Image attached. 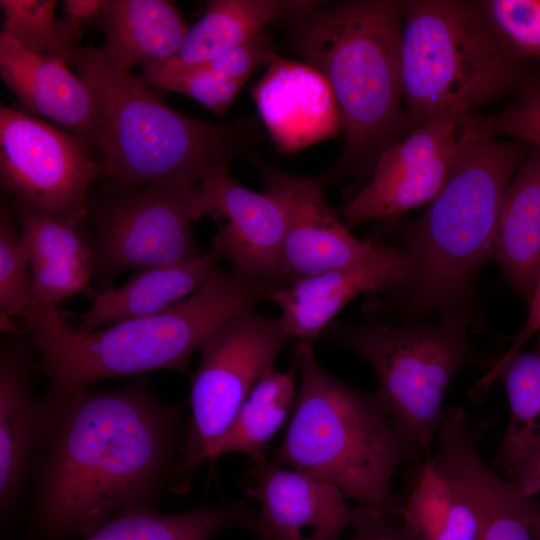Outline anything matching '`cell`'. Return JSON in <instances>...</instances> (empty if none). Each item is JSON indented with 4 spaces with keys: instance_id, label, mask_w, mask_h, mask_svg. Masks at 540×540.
Masks as SVG:
<instances>
[{
    "instance_id": "38",
    "label": "cell",
    "mask_w": 540,
    "mask_h": 540,
    "mask_svg": "<svg viewBox=\"0 0 540 540\" xmlns=\"http://www.w3.org/2000/svg\"><path fill=\"white\" fill-rule=\"evenodd\" d=\"M354 535L348 540H408L401 527L377 512L358 506L353 508ZM302 540H310L304 536Z\"/></svg>"
},
{
    "instance_id": "39",
    "label": "cell",
    "mask_w": 540,
    "mask_h": 540,
    "mask_svg": "<svg viewBox=\"0 0 540 540\" xmlns=\"http://www.w3.org/2000/svg\"><path fill=\"white\" fill-rule=\"evenodd\" d=\"M523 493L534 496L540 492V452L510 481Z\"/></svg>"
},
{
    "instance_id": "31",
    "label": "cell",
    "mask_w": 540,
    "mask_h": 540,
    "mask_svg": "<svg viewBox=\"0 0 540 540\" xmlns=\"http://www.w3.org/2000/svg\"><path fill=\"white\" fill-rule=\"evenodd\" d=\"M143 73L147 84L192 98L215 115H223L228 110L243 86L209 71L199 63L172 59L146 63Z\"/></svg>"
},
{
    "instance_id": "18",
    "label": "cell",
    "mask_w": 540,
    "mask_h": 540,
    "mask_svg": "<svg viewBox=\"0 0 540 540\" xmlns=\"http://www.w3.org/2000/svg\"><path fill=\"white\" fill-rule=\"evenodd\" d=\"M250 93L270 139L284 153H295L341 132L330 84L305 62L275 53Z\"/></svg>"
},
{
    "instance_id": "20",
    "label": "cell",
    "mask_w": 540,
    "mask_h": 540,
    "mask_svg": "<svg viewBox=\"0 0 540 540\" xmlns=\"http://www.w3.org/2000/svg\"><path fill=\"white\" fill-rule=\"evenodd\" d=\"M30 366L25 353L5 346L0 357V505L6 514L15 505L39 447L47 439L43 403L30 392Z\"/></svg>"
},
{
    "instance_id": "40",
    "label": "cell",
    "mask_w": 540,
    "mask_h": 540,
    "mask_svg": "<svg viewBox=\"0 0 540 540\" xmlns=\"http://www.w3.org/2000/svg\"><path fill=\"white\" fill-rule=\"evenodd\" d=\"M529 531L533 540H540V511L532 516L529 524Z\"/></svg>"
},
{
    "instance_id": "25",
    "label": "cell",
    "mask_w": 540,
    "mask_h": 540,
    "mask_svg": "<svg viewBox=\"0 0 540 540\" xmlns=\"http://www.w3.org/2000/svg\"><path fill=\"white\" fill-rule=\"evenodd\" d=\"M253 515L242 500L221 506H199L176 514L136 506L79 540H211L229 528H248Z\"/></svg>"
},
{
    "instance_id": "37",
    "label": "cell",
    "mask_w": 540,
    "mask_h": 540,
    "mask_svg": "<svg viewBox=\"0 0 540 540\" xmlns=\"http://www.w3.org/2000/svg\"><path fill=\"white\" fill-rule=\"evenodd\" d=\"M540 332V269L537 276L533 295L529 301V312L526 321L514 337L509 349L490 368V370L478 381L473 393L475 396L485 395L494 381L500 378L510 361L519 354L520 349L531 336Z\"/></svg>"
},
{
    "instance_id": "19",
    "label": "cell",
    "mask_w": 540,
    "mask_h": 540,
    "mask_svg": "<svg viewBox=\"0 0 540 540\" xmlns=\"http://www.w3.org/2000/svg\"><path fill=\"white\" fill-rule=\"evenodd\" d=\"M0 74L22 111L64 126L89 147L98 146L99 126L93 96L66 63L27 50L1 30Z\"/></svg>"
},
{
    "instance_id": "13",
    "label": "cell",
    "mask_w": 540,
    "mask_h": 540,
    "mask_svg": "<svg viewBox=\"0 0 540 540\" xmlns=\"http://www.w3.org/2000/svg\"><path fill=\"white\" fill-rule=\"evenodd\" d=\"M265 192L281 205L286 231L278 281L281 284L361 262L384 243L352 235L328 205L320 178L300 177L261 163Z\"/></svg>"
},
{
    "instance_id": "12",
    "label": "cell",
    "mask_w": 540,
    "mask_h": 540,
    "mask_svg": "<svg viewBox=\"0 0 540 540\" xmlns=\"http://www.w3.org/2000/svg\"><path fill=\"white\" fill-rule=\"evenodd\" d=\"M463 118L427 121L386 149L367 183L342 207L345 226L351 230L365 222L390 220L430 203L452 169Z\"/></svg>"
},
{
    "instance_id": "16",
    "label": "cell",
    "mask_w": 540,
    "mask_h": 540,
    "mask_svg": "<svg viewBox=\"0 0 540 540\" xmlns=\"http://www.w3.org/2000/svg\"><path fill=\"white\" fill-rule=\"evenodd\" d=\"M479 432L463 407H449L437 431L439 450L430 456L431 462L477 506L482 540H533L529 524L540 505L483 460L477 449Z\"/></svg>"
},
{
    "instance_id": "8",
    "label": "cell",
    "mask_w": 540,
    "mask_h": 540,
    "mask_svg": "<svg viewBox=\"0 0 540 540\" xmlns=\"http://www.w3.org/2000/svg\"><path fill=\"white\" fill-rule=\"evenodd\" d=\"M470 330L469 312L451 309L440 313L436 323L398 327L376 318L331 323L321 336L370 365L378 401L405 443L421 456L437 436L450 382L474 357Z\"/></svg>"
},
{
    "instance_id": "11",
    "label": "cell",
    "mask_w": 540,
    "mask_h": 540,
    "mask_svg": "<svg viewBox=\"0 0 540 540\" xmlns=\"http://www.w3.org/2000/svg\"><path fill=\"white\" fill-rule=\"evenodd\" d=\"M197 180L189 176L111 193L94 216V269L109 279L134 268L176 263L202 252L191 222Z\"/></svg>"
},
{
    "instance_id": "21",
    "label": "cell",
    "mask_w": 540,
    "mask_h": 540,
    "mask_svg": "<svg viewBox=\"0 0 540 540\" xmlns=\"http://www.w3.org/2000/svg\"><path fill=\"white\" fill-rule=\"evenodd\" d=\"M218 260L210 249L188 260L139 267L122 286L94 295L77 330L94 331L164 311L195 293Z\"/></svg>"
},
{
    "instance_id": "34",
    "label": "cell",
    "mask_w": 540,
    "mask_h": 540,
    "mask_svg": "<svg viewBox=\"0 0 540 540\" xmlns=\"http://www.w3.org/2000/svg\"><path fill=\"white\" fill-rule=\"evenodd\" d=\"M33 297L40 304L56 307L84 290L93 270V259L37 261L30 263Z\"/></svg>"
},
{
    "instance_id": "35",
    "label": "cell",
    "mask_w": 540,
    "mask_h": 540,
    "mask_svg": "<svg viewBox=\"0 0 540 540\" xmlns=\"http://www.w3.org/2000/svg\"><path fill=\"white\" fill-rule=\"evenodd\" d=\"M492 136H508L540 149V75L507 108L482 118Z\"/></svg>"
},
{
    "instance_id": "23",
    "label": "cell",
    "mask_w": 540,
    "mask_h": 540,
    "mask_svg": "<svg viewBox=\"0 0 540 540\" xmlns=\"http://www.w3.org/2000/svg\"><path fill=\"white\" fill-rule=\"evenodd\" d=\"M511 286L530 301L540 269V149L532 146L502 201L493 258Z\"/></svg>"
},
{
    "instance_id": "27",
    "label": "cell",
    "mask_w": 540,
    "mask_h": 540,
    "mask_svg": "<svg viewBox=\"0 0 540 540\" xmlns=\"http://www.w3.org/2000/svg\"><path fill=\"white\" fill-rule=\"evenodd\" d=\"M297 360L287 370L267 369L255 383L227 431L213 447L209 460L228 453H243L251 462L266 460L273 436L293 412L297 390Z\"/></svg>"
},
{
    "instance_id": "22",
    "label": "cell",
    "mask_w": 540,
    "mask_h": 540,
    "mask_svg": "<svg viewBox=\"0 0 540 540\" xmlns=\"http://www.w3.org/2000/svg\"><path fill=\"white\" fill-rule=\"evenodd\" d=\"M96 23L105 34L102 56L121 72L172 58L188 30L167 0H103Z\"/></svg>"
},
{
    "instance_id": "24",
    "label": "cell",
    "mask_w": 540,
    "mask_h": 540,
    "mask_svg": "<svg viewBox=\"0 0 540 540\" xmlns=\"http://www.w3.org/2000/svg\"><path fill=\"white\" fill-rule=\"evenodd\" d=\"M400 518L408 540H482L477 506L434 467L429 455L401 503Z\"/></svg>"
},
{
    "instance_id": "3",
    "label": "cell",
    "mask_w": 540,
    "mask_h": 540,
    "mask_svg": "<svg viewBox=\"0 0 540 540\" xmlns=\"http://www.w3.org/2000/svg\"><path fill=\"white\" fill-rule=\"evenodd\" d=\"M278 285L217 266L195 293L168 309L94 331L69 327L56 307L32 297L25 322L42 356L39 369L50 381L46 416L97 380L154 370L189 374L190 359L204 340L231 317L267 300Z\"/></svg>"
},
{
    "instance_id": "15",
    "label": "cell",
    "mask_w": 540,
    "mask_h": 540,
    "mask_svg": "<svg viewBox=\"0 0 540 540\" xmlns=\"http://www.w3.org/2000/svg\"><path fill=\"white\" fill-rule=\"evenodd\" d=\"M240 481L260 505L248 529L262 540H302L304 528H313L310 540H339L352 524L353 509L341 490L307 472L266 459L251 462Z\"/></svg>"
},
{
    "instance_id": "1",
    "label": "cell",
    "mask_w": 540,
    "mask_h": 540,
    "mask_svg": "<svg viewBox=\"0 0 540 540\" xmlns=\"http://www.w3.org/2000/svg\"><path fill=\"white\" fill-rule=\"evenodd\" d=\"M35 515L45 535L86 536L124 510L153 507L177 493L186 426L181 406L156 399L144 384L79 389L47 422Z\"/></svg>"
},
{
    "instance_id": "41",
    "label": "cell",
    "mask_w": 540,
    "mask_h": 540,
    "mask_svg": "<svg viewBox=\"0 0 540 540\" xmlns=\"http://www.w3.org/2000/svg\"><path fill=\"white\" fill-rule=\"evenodd\" d=\"M258 540H262V539H258Z\"/></svg>"
},
{
    "instance_id": "17",
    "label": "cell",
    "mask_w": 540,
    "mask_h": 540,
    "mask_svg": "<svg viewBox=\"0 0 540 540\" xmlns=\"http://www.w3.org/2000/svg\"><path fill=\"white\" fill-rule=\"evenodd\" d=\"M412 270V258L404 248L384 243L379 252L356 264L280 284L267 300L280 308L279 317L294 340L312 343L356 296L384 293Z\"/></svg>"
},
{
    "instance_id": "36",
    "label": "cell",
    "mask_w": 540,
    "mask_h": 540,
    "mask_svg": "<svg viewBox=\"0 0 540 540\" xmlns=\"http://www.w3.org/2000/svg\"><path fill=\"white\" fill-rule=\"evenodd\" d=\"M274 54L269 36L262 31L243 44L199 64L223 78L244 85L255 69L270 63Z\"/></svg>"
},
{
    "instance_id": "9",
    "label": "cell",
    "mask_w": 540,
    "mask_h": 540,
    "mask_svg": "<svg viewBox=\"0 0 540 540\" xmlns=\"http://www.w3.org/2000/svg\"><path fill=\"white\" fill-rule=\"evenodd\" d=\"M291 341L280 317L254 309L231 317L204 340L191 378V417L177 465L179 494L188 491L192 471L209 460L255 383Z\"/></svg>"
},
{
    "instance_id": "29",
    "label": "cell",
    "mask_w": 540,
    "mask_h": 540,
    "mask_svg": "<svg viewBox=\"0 0 540 540\" xmlns=\"http://www.w3.org/2000/svg\"><path fill=\"white\" fill-rule=\"evenodd\" d=\"M14 214L20 225L21 241L30 263L93 259V246L81 225L60 220L28 203L14 199Z\"/></svg>"
},
{
    "instance_id": "10",
    "label": "cell",
    "mask_w": 540,
    "mask_h": 540,
    "mask_svg": "<svg viewBox=\"0 0 540 540\" xmlns=\"http://www.w3.org/2000/svg\"><path fill=\"white\" fill-rule=\"evenodd\" d=\"M76 135L20 109L0 108V180L14 199L69 223L89 213L90 185L102 180L100 163Z\"/></svg>"
},
{
    "instance_id": "33",
    "label": "cell",
    "mask_w": 540,
    "mask_h": 540,
    "mask_svg": "<svg viewBox=\"0 0 540 540\" xmlns=\"http://www.w3.org/2000/svg\"><path fill=\"white\" fill-rule=\"evenodd\" d=\"M500 40L517 56L540 58V0H482Z\"/></svg>"
},
{
    "instance_id": "7",
    "label": "cell",
    "mask_w": 540,
    "mask_h": 540,
    "mask_svg": "<svg viewBox=\"0 0 540 540\" xmlns=\"http://www.w3.org/2000/svg\"><path fill=\"white\" fill-rule=\"evenodd\" d=\"M403 105L411 131L476 107L534 79L489 24L479 1H402Z\"/></svg>"
},
{
    "instance_id": "28",
    "label": "cell",
    "mask_w": 540,
    "mask_h": 540,
    "mask_svg": "<svg viewBox=\"0 0 540 540\" xmlns=\"http://www.w3.org/2000/svg\"><path fill=\"white\" fill-rule=\"evenodd\" d=\"M500 377L510 419L495 464L511 481L540 452V340L531 351L517 354Z\"/></svg>"
},
{
    "instance_id": "5",
    "label": "cell",
    "mask_w": 540,
    "mask_h": 540,
    "mask_svg": "<svg viewBox=\"0 0 540 540\" xmlns=\"http://www.w3.org/2000/svg\"><path fill=\"white\" fill-rule=\"evenodd\" d=\"M73 65L94 99L102 180L111 193L183 176L199 182L236 158H259L256 118L214 124L175 111L143 78L111 67L99 48L76 47Z\"/></svg>"
},
{
    "instance_id": "30",
    "label": "cell",
    "mask_w": 540,
    "mask_h": 540,
    "mask_svg": "<svg viewBox=\"0 0 540 540\" xmlns=\"http://www.w3.org/2000/svg\"><path fill=\"white\" fill-rule=\"evenodd\" d=\"M55 0H1L2 31L27 50L73 64L74 49L54 18Z\"/></svg>"
},
{
    "instance_id": "6",
    "label": "cell",
    "mask_w": 540,
    "mask_h": 540,
    "mask_svg": "<svg viewBox=\"0 0 540 540\" xmlns=\"http://www.w3.org/2000/svg\"><path fill=\"white\" fill-rule=\"evenodd\" d=\"M294 357L300 375L296 402L270 460L326 480L394 522L401 502L392 476L400 464L420 456L399 435L375 393L329 374L312 343L298 342Z\"/></svg>"
},
{
    "instance_id": "26",
    "label": "cell",
    "mask_w": 540,
    "mask_h": 540,
    "mask_svg": "<svg viewBox=\"0 0 540 540\" xmlns=\"http://www.w3.org/2000/svg\"><path fill=\"white\" fill-rule=\"evenodd\" d=\"M305 1L213 0L203 16L188 28L172 60L202 63L243 44L269 23L289 17Z\"/></svg>"
},
{
    "instance_id": "14",
    "label": "cell",
    "mask_w": 540,
    "mask_h": 540,
    "mask_svg": "<svg viewBox=\"0 0 540 540\" xmlns=\"http://www.w3.org/2000/svg\"><path fill=\"white\" fill-rule=\"evenodd\" d=\"M210 216L218 225L211 250L241 276L278 282L286 220L270 194L241 185L229 165L215 168L197 184L193 221Z\"/></svg>"
},
{
    "instance_id": "4",
    "label": "cell",
    "mask_w": 540,
    "mask_h": 540,
    "mask_svg": "<svg viewBox=\"0 0 540 540\" xmlns=\"http://www.w3.org/2000/svg\"><path fill=\"white\" fill-rule=\"evenodd\" d=\"M448 179L407 229L413 270L390 289L410 314L468 311L479 270L491 258L505 192L532 145L500 141L482 118L465 116Z\"/></svg>"
},
{
    "instance_id": "32",
    "label": "cell",
    "mask_w": 540,
    "mask_h": 540,
    "mask_svg": "<svg viewBox=\"0 0 540 540\" xmlns=\"http://www.w3.org/2000/svg\"><path fill=\"white\" fill-rule=\"evenodd\" d=\"M30 260L6 207L0 214V314L4 330L17 331L13 318L26 320L33 296Z\"/></svg>"
},
{
    "instance_id": "2",
    "label": "cell",
    "mask_w": 540,
    "mask_h": 540,
    "mask_svg": "<svg viewBox=\"0 0 540 540\" xmlns=\"http://www.w3.org/2000/svg\"><path fill=\"white\" fill-rule=\"evenodd\" d=\"M288 48L330 84L344 147L324 181L372 173L411 131L403 105L402 1H306L290 15Z\"/></svg>"
}]
</instances>
